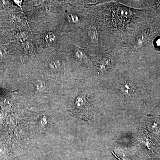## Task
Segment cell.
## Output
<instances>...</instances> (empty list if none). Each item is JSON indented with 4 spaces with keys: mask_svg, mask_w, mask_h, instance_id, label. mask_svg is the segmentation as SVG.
<instances>
[{
    "mask_svg": "<svg viewBox=\"0 0 160 160\" xmlns=\"http://www.w3.org/2000/svg\"><path fill=\"white\" fill-rule=\"evenodd\" d=\"M60 52L46 53L36 68L53 78H59L68 73L78 70L74 61L66 53Z\"/></svg>",
    "mask_w": 160,
    "mask_h": 160,
    "instance_id": "6da1fadb",
    "label": "cell"
},
{
    "mask_svg": "<svg viewBox=\"0 0 160 160\" xmlns=\"http://www.w3.org/2000/svg\"><path fill=\"white\" fill-rule=\"evenodd\" d=\"M40 30L38 40L44 50L48 52L46 53L57 51L62 47L64 40L60 31L51 27H43Z\"/></svg>",
    "mask_w": 160,
    "mask_h": 160,
    "instance_id": "7a4b0ae2",
    "label": "cell"
},
{
    "mask_svg": "<svg viewBox=\"0 0 160 160\" xmlns=\"http://www.w3.org/2000/svg\"><path fill=\"white\" fill-rule=\"evenodd\" d=\"M121 93L127 97L132 96L136 92V86L131 80H127L123 82L120 87Z\"/></svg>",
    "mask_w": 160,
    "mask_h": 160,
    "instance_id": "3957f363",
    "label": "cell"
},
{
    "mask_svg": "<svg viewBox=\"0 0 160 160\" xmlns=\"http://www.w3.org/2000/svg\"><path fill=\"white\" fill-rule=\"evenodd\" d=\"M13 2L16 5L20 7L22 9V4L23 3L22 1H15V0H14V1H13Z\"/></svg>",
    "mask_w": 160,
    "mask_h": 160,
    "instance_id": "277c9868",
    "label": "cell"
},
{
    "mask_svg": "<svg viewBox=\"0 0 160 160\" xmlns=\"http://www.w3.org/2000/svg\"><path fill=\"white\" fill-rule=\"evenodd\" d=\"M156 48L158 50H160V38H158L156 41Z\"/></svg>",
    "mask_w": 160,
    "mask_h": 160,
    "instance_id": "5b68a950",
    "label": "cell"
}]
</instances>
